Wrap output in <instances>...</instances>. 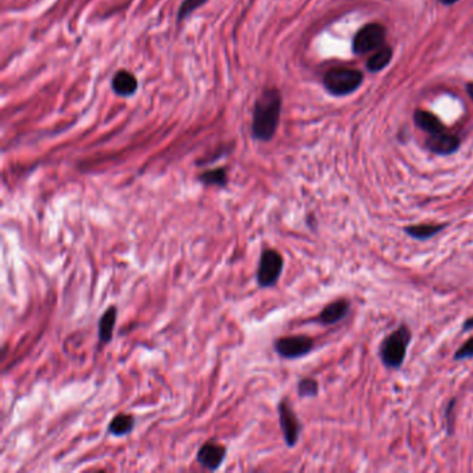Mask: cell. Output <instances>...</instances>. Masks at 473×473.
I'll return each instance as SVG.
<instances>
[{
  "mask_svg": "<svg viewBox=\"0 0 473 473\" xmlns=\"http://www.w3.org/2000/svg\"><path fill=\"white\" fill-rule=\"evenodd\" d=\"M278 414H279V424H280V429L285 437V443L289 447H294L301 433V424L297 419L292 406L286 400H282L279 403Z\"/></svg>",
  "mask_w": 473,
  "mask_h": 473,
  "instance_id": "7",
  "label": "cell"
},
{
  "mask_svg": "<svg viewBox=\"0 0 473 473\" xmlns=\"http://www.w3.org/2000/svg\"><path fill=\"white\" fill-rule=\"evenodd\" d=\"M393 57V50L388 46H382L368 61H366V68L372 72L382 71L387 64L390 63Z\"/></svg>",
  "mask_w": 473,
  "mask_h": 473,
  "instance_id": "17",
  "label": "cell"
},
{
  "mask_svg": "<svg viewBox=\"0 0 473 473\" xmlns=\"http://www.w3.org/2000/svg\"><path fill=\"white\" fill-rule=\"evenodd\" d=\"M473 358V336L468 339L454 354L455 361H465Z\"/></svg>",
  "mask_w": 473,
  "mask_h": 473,
  "instance_id": "20",
  "label": "cell"
},
{
  "mask_svg": "<svg viewBox=\"0 0 473 473\" xmlns=\"http://www.w3.org/2000/svg\"><path fill=\"white\" fill-rule=\"evenodd\" d=\"M386 39V30L380 24H368L361 28L353 41V50L355 54H365L382 47Z\"/></svg>",
  "mask_w": 473,
  "mask_h": 473,
  "instance_id": "5",
  "label": "cell"
},
{
  "mask_svg": "<svg viewBox=\"0 0 473 473\" xmlns=\"http://www.w3.org/2000/svg\"><path fill=\"white\" fill-rule=\"evenodd\" d=\"M412 335L407 325H402L399 329L390 333L380 344L379 355L386 368L397 369L403 365Z\"/></svg>",
  "mask_w": 473,
  "mask_h": 473,
  "instance_id": "2",
  "label": "cell"
},
{
  "mask_svg": "<svg viewBox=\"0 0 473 473\" xmlns=\"http://www.w3.org/2000/svg\"><path fill=\"white\" fill-rule=\"evenodd\" d=\"M362 72L354 68H332L324 76V87L335 96H344L360 88Z\"/></svg>",
  "mask_w": 473,
  "mask_h": 473,
  "instance_id": "3",
  "label": "cell"
},
{
  "mask_svg": "<svg viewBox=\"0 0 473 473\" xmlns=\"http://www.w3.org/2000/svg\"><path fill=\"white\" fill-rule=\"evenodd\" d=\"M455 403H456V399H452L447 408H446V421H447V432L448 434H452L454 432V410H455Z\"/></svg>",
  "mask_w": 473,
  "mask_h": 473,
  "instance_id": "21",
  "label": "cell"
},
{
  "mask_svg": "<svg viewBox=\"0 0 473 473\" xmlns=\"http://www.w3.org/2000/svg\"><path fill=\"white\" fill-rule=\"evenodd\" d=\"M207 2H208V0H184L182 5L179 6V10H178V21H184L195 10H197L199 8L204 6Z\"/></svg>",
  "mask_w": 473,
  "mask_h": 473,
  "instance_id": "19",
  "label": "cell"
},
{
  "mask_svg": "<svg viewBox=\"0 0 473 473\" xmlns=\"http://www.w3.org/2000/svg\"><path fill=\"white\" fill-rule=\"evenodd\" d=\"M133 426H135V419L132 415L120 414L110 422L109 432L116 437H122V436L129 434Z\"/></svg>",
  "mask_w": 473,
  "mask_h": 473,
  "instance_id": "15",
  "label": "cell"
},
{
  "mask_svg": "<svg viewBox=\"0 0 473 473\" xmlns=\"http://www.w3.org/2000/svg\"><path fill=\"white\" fill-rule=\"evenodd\" d=\"M350 311V302L344 298L329 302L320 314L318 322L322 325H335L342 321Z\"/></svg>",
  "mask_w": 473,
  "mask_h": 473,
  "instance_id": "11",
  "label": "cell"
},
{
  "mask_svg": "<svg viewBox=\"0 0 473 473\" xmlns=\"http://www.w3.org/2000/svg\"><path fill=\"white\" fill-rule=\"evenodd\" d=\"M446 225H432V223H419V225H410L404 228V232L417 241H429L437 233H440Z\"/></svg>",
  "mask_w": 473,
  "mask_h": 473,
  "instance_id": "13",
  "label": "cell"
},
{
  "mask_svg": "<svg viewBox=\"0 0 473 473\" xmlns=\"http://www.w3.org/2000/svg\"><path fill=\"white\" fill-rule=\"evenodd\" d=\"M116 322H117V308L111 305L102 315V318L99 321V339L103 344H107L111 342Z\"/></svg>",
  "mask_w": 473,
  "mask_h": 473,
  "instance_id": "12",
  "label": "cell"
},
{
  "mask_svg": "<svg viewBox=\"0 0 473 473\" xmlns=\"http://www.w3.org/2000/svg\"><path fill=\"white\" fill-rule=\"evenodd\" d=\"M437 2H440L441 5H454L458 0H437Z\"/></svg>",
  "mask_w": 473,
  "mask_h": 473,
  "instance_id": "23",
  "label": "cell"
},
{
  "mask_svg": "<svg viewBox=\"0 0 473 473\" xmlns=\"http://www.w3.org/2000/svg\"><path fill=\"white\" fill-rule=\"evenodd\" d=\"M426 146L430 151L440 154V155H448L452 154L458 150L459 147V139L455 135L451 133H446L440 132V133H434L430 135V138L426 142Z\"/></svg>",
  "mask_w": 473,
  "mask_h": 473,
  "instance_id": "10",
  "label": "cell"
},
{
  "mask_svg": "<svg viewBox=\"0 0 473 473\" xmlns=\"http://www.w3.org/2000/svg\"><path fill=\"white\" fill-rule=\"evenodd\" d=\"M226 448L214 441L204 443L197 451V462L210 470H217L225 461Z\"/></svg>",
  "mask_w": 473,
  "mask_h": 473,
  "instance_id": "8",
  "label": "cell"
},
{
  "mask_svg": "<svg viewBox=\"0 0 473 473\" xmlns=\"http://www.w3.org/2000/svg\"><path fill=\"white\" fill-rule=\"evenodd\" d=\"M283 257L279 252L274 249H267L263 252L258 270H257V283L260 287H272L279 280L283 271Z\"/></svg>",
  "mask_w": 473,
  "mask_h": 473,
  "instance_id": "4",
  "label": "cell"
},
{
  "mask_svg": "<svg viewBox=\"0 0 473 473\" xmlns=\"http://www.w3.org/2000/svg\"><path fill=\"white\" fill-rule=\"evenodd\" d=\"M415 124L424 129L425 132L430 133V135H434V133H440V132H444L446 128L444 125L441 124V121L432 113L429 111H425V110H418L415 111Z\"/></svg>",
  "mask_w": 473,
  "mask_h": 473,
  "instance_id": "14",
  "label": "cell"
},
{
  "mask_svg": "<svg viewBox=\"0 0 473 473\" xmlns=\"http://www.w3.org/2000/svg\"><path fill=\"white\" fill-rule=\"evenodd\" d=\"M468 92H469V95H470V98H472V100H473V84H469V85H468Z\"/></svg>",
  "mask_w": 473,
  "mask_h": 473,
  "instance_id": "24",
  "label": "cell"
},
{
  "mask_svg": "<svg viewBox=\"0 0 473 473\" xmlns=\"http://www.w3.org/2000/svg\"><path fill=\"white\" fill-rule=\"evenodd\" d=\"M199 181L206 186H218L225 188L228 184V171L225 167H218L214 170L204 171L199 175Z\"/></svg>",
  "mask_w": 473,
  "mask_h": 473,
  "instance_id": "16",
  "label": "cell"
},
{
  "mask_svg": "<svg viewBox=\"0 0 473 473\" xmlns=\"http://www.w3.org/2000/svg\"><path fill=\"white\" fill-rule=\"evenodd\" d=\"M138 87H139V82L136 80V76L128 69L117 71L111 80V88L114 94L122 98L133 96L138 91Z\"/></svg>",
  "mask_w": 473,
  "mask_h": 473,
  "instance_id": "9",
  "label": "cell"
},
{
  "mask_svg": "<svg viewBox=\"0 0 473 473\" xmlns=\"http://www.w3.org/2000/svg\"><path fill=\"white\" fill-rule=\"evenodd\" d=\"M282 95L276 88L264 89L257 98L253 110L252 135L258 142H270L279 126Z\"/></svg>",
  "mask_w": 473,
  "mask_h": 473,
  "instance_id": "1",
  "label": "cell"
},
{
  "mask_svg": "<svg viewBox=\"0 0 473 473\" xmlns=\"http://www.w3.org/2000/svg\"><path fill=\"white\" fill-rule=\"evenodd\" d=\"M462 329H463L465 332H469V331H472V329H473V317L468 318V320L463 322V325H462Z\"/></svg>",
  "mask_w": 473,
  "mask_h": 473,
  "instance_id": "22",
  "label": "cell"
},
{
  "mask_svg": "<svg viewBox=\"0 0 473 473\" xmlns=\"http://www.w3.org/2000/svg\"><path fill=\"white\" fill-rule=\"evenodd\" d=\"M274 349L278 355L285 360H296L307 355L314 349V340L308 336H286L276 339Z\"/></svg>",
  "mask_w": 473,
  "mask_h": 473,
  "instance_id": "6",
  "label": "cell"
},
{
  "mask_svg": "<svg viewBox=\"0 0 473 473\" xmlns=\"http://www.w3.org/2000/svg\"><path fill=\"white\" fill-rule=\"evenodd\" d=\"M297 391L300 397H315L320 391L318 382L314 380L311 377L301 379L297 386Z\"/></svg>",
  "mask_w": 473,
  "mask_h": 473,
  "instance_id": "18",
  "label": "cell"
}]
</instances>
